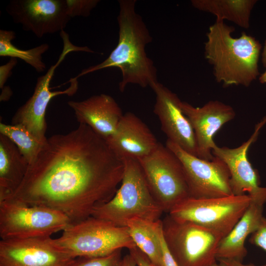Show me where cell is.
I'll return each instance as SVG.
<instances>
[{
	"instance_id": "cell-1",
	"label": "cell",
	"mask_w": 266,
	"mask_h": 266,
	"mask_svg": "<svg viewBox=\"0 0 266 266\" xmlns=\"http://www.w3.org/2000/svg\"><path fill=\"white\" fill-rule=\"evenodd\" d=\"M124 169L123 160L106 139L79 124L47 139L19 188L6 199L56 210L77 223L113 197Z\"/></svg>"
},
{
	"instance_id": "cell-2",
	"label": "cell",
	"mask_w": 266,
	"mask_h": 266,
	"mask_svg": "<svg viewBox=\"0 0 266 266\" xmlns=\"http://www.w3.org/2000/svg\"><path fill=\"white\" fill-rule=\"evenodd\" d=\"M117 18L119 31L118 44L109 56L99 64L83 69L77 78L110 67L119 68L122 79L119 84L123 92L129 84L151 87L158 82L157 69L145 52L152 37L142 17L135 10V0H119Z\"/></svg>"
},
{
	"instance_id": "cell-3",
	"label": "cell",
	"mask_w": 266,
	"mask_h": 266,
	"mask_svg": "<svg viewBox=\"0 0 266 266\" xmlns=\"http://www.w3.org/2000/svg\"><path fill=\"white\" fill-rule=\"evenodd\" d=\"M234 31L224 21H216L206 33L204 56L213 66L217 82L226 87H248L260 74L258 62L262 45L244 32L234 38L232 33Z\"/></svg>"
},
{
	"instance_id": "cell-4",
	"label": "cell",
	"mask_w": 266,
	"mask_h": 266,
	"mask_svg": "<svg viewBox=\"0 0 266 266\" xmlns=\"http://www.w3.org/2000/svg\"><path fill=\"white\" fill-rule=\"evenodd\" d=\"M123 160L120 187L110 200L95 207L91 216L119 227H126L134 218L160 219L164 211L151 193L138 161L130 158Z\"/></svg>"
},
{
	"instance_id": "cell-5",
	"label": "cell",
	"mask_w": 266,
	"mask_h": 266,
	"mask_svg": "<svg viewBox=\"0 0 266 266\" xmlns=\"http://www.w3.org/2000/svg\"><path fill=\"white\" fill-rule=\"evenodd\" d=\"M51 243L57 248L76 258L103 257L124 248L136 247L127 227H119L90 216L71 223L61 236Z\"/></svg>"
},
{
	"instance_id": "cell-6",
	"label": "cell",
	"mask_w": 266,
	"mask_h": 266,
	"mask_svg": "<svg viewBox=\"0 0 266 266\" xmlns=\"http://www.w3.org/2000/svg\"><path fill=\"white\" fill-rule=\"evenodd\" d=\"M71 223L66 215L50 208L13 199L0 201L1 239L49 237Z\"/></svg>"
},
{
	"instance_id": "cell-7",
	"label": "cell",
	"mask_w": 266,
	"mask_h": 266,
	"mask_svg": "<svg viewBox=\"0 0 266 266\" xmlns=\"http://www.w3.org/2000/svg\"><path fill=\"white\" fill-rule=\"evenodd\" d=\"M153 197L168 213L189 197L182 165L175 154L161 143L150 154L137 159Z\"/></svg>"
},
{
	"instance_id": "cell-8",
	"label": "cell",
	"mask_w": 266,
	"mask_h": 266,
	"mask_svg": "<svg viewBox=\"0 0 266 266\" xmlns=\"http://www.w3.org/2000/svg\"><path fill=\"white\" fill-rule=\"evenodd\" d=\"M164 236L179 266H210L223 238L213 231L167 215L162 220Z\"/></svg>"
},
{
	"instance_id": "cell-9",
	"label": "cell",
	"mask_w": 266,
	"mask_h": 266,
	"mask_svg": "<svg viewBox=\"0 0 266 266\" xmlns=\"http://www.w3.org/2000/svg\"><path fill=\"white\" fill-rule=\"evenodd\" d=\"M251 199L248 195L195 199L189 197L169 212L173 218L201 226L226 236L244 213Z\"/></svg>"
},
{
	"instance_id": "cell-10",
	"label": "cell",
	"mask_w": 266,
	"mask_h": 266,
	"mask_svg": "<svg viewBox=\"0 0 266 266\" xmlns=\"http://www.w3.org/2000/svg\"><path fill=\"white\" fill-rule=\"evenodd\" d=\"M64 48L56 63L51 66L46 74L39 77L32 97L16 112L12 119V124H22L37 139L45 143L47 124L45 114L51 100L58 95L72 96L78 89L77 78H71L70 86L64 90L51 91L49 87L51 80L56 68L62 62L66 55L71 52L83 51L94 53L87 46H77L71 43L68 34L64 30L60 32Z\"/></svg>"
},
{
	"instance_id": "cell-11",
	"label": "cell",
	"mask_w": 266,
	"mask_h": 266,
	"mask_svg": "<svg viewBox=\"0 0 266 266\" xmlns=\"http://www.w3.org/2000/svg\"><path fill=\"white\" fill-rule=\"evenodd\" d=\"M166 145L180 160L188 187L189 197L207 199L233 195L230 173L217 157L206 160L193 155L167 139Z\"/></svg>"
},
{
	"instance_id": "cell-12",
	"label": "cell",
	"mask_w": 266,
	"mask_h": 266,
	"mask_svg": "<svg viewBox=\"0 0 266 266\" xmlns=\"http://www.w3.org/2000/svg\"><path fill=\"white\" fill-rule=\"evenodd\" d=\"M6 10L15 23L38 38L64 30L71 19L66 0H13Z\"/></svg>"
},
{
	"instance_id": "cell-13",
	"label": "cell",
	"mask_w": 266,
	"mask_h": 266,
	"mask_svg": "<svg viewBox=\"0 0 266 266\" xmlns=\"http://www.w3.org/2000/svg\"><path fill=\"white\" fill-rule=\"evenodd\" d=\"M50 237L1 239L0 266H69L75 258L55 247Z\"/></svg>"
},
{
	"instance_id": "cell-14",
	"label": "cell",
	"mask_w": 266,
	"mask_h": 266,
	"mask_svg": "<svg viewBox=\"0 0 266 266\" xmlns=\"http://www.w3.org/2000/svg\"><path fill=\"white\" fill-rule=\"evenodd\" d=\"M151 88L156 95L154 112L158 117L167 139L198 157L195 133L182 109V101L176 94L158 82Z\"/></svg>"
},
{
	"instance_id": "cell-15",
	"label": "cell",
	"mask_w": 266,
	"mask_h": 266,
	"mask_svg": "<svg viewBox=\"0 0 266 266\" xmlns=\"http://www.w3.org/2000/svg\"><path fill=\"white\" fill-rule=\"evenodd\" d=\"M266 123V116L256 124L250 137L239 146L231 148L217 145L212 150L213 155L223 161L229 169L231 187L234 195H248L252 198L266 195V187L260 186L258 173L247 156L249 147L256 141Z\"/></svg>"
},
{
	"instance_id": "cell-16",
	"label": "cell",
	"mask_w": 266,
	"mask_h": 266,
	"mask_svg": "<svg viewBox=\"0 0 266 266\" xmlns=\"http://www.w3.org/2000/svg\"><path fill=\"white\" fill-rule=\"evenodd\" d=\"M181 108L193 128L197 145L198 157L212 160V150L217 146L213 137L235 113L230 105L218 100H210L201 107H194L182 101Z\"/></svg>"
},
{
	"instance_id": "cell-17",
	"label": "cell",
	"mask_w": 266,
	"mask_h": 266,
	"mask_svg": "<svg viewBox=\"0 0 266 266\" xmlns=\"http://www.w3.org/2000/svg\"><path fill=\"white\" fill-rule=\"evenodd\" d=\"M106 140L122 159L137 160L147 156L159 143L148 127L131 112L123 114L115 133Z\"/></svg>"
},
{
	"instance_id": "cell-18",
	"label": "cell",
	"mask_w": 266,
	"mask_h": 266,
	"mask_svg": "<svg viewBox=\"0 0 266 266\" xmlns=\"http://www.w3.org/2000/svg\"><path fill=\"white\" fill-rule=\"evenodd\" d=\"M77 121L106 139L115 132L124 114L111 96L101 94L82 101H69Z\"/></svg>"
},
{
	"instance_id": "cell-19",
	"label": "cell",
	"mask_w": 266,
	"mask_h": 266,
	"mask_svg": "<svg viewBox=\"0 0 266 266\" xmlns=\"http://www.w3.org/2000/svg\"><path fill=\"white\" fill-rule=\"evenodd\" d=\"M251 199L244 213L231 232L220 241L216 253L217 260L228 259L242 262L247 255L245 240L258 228L264 217V205L266 202V196Z\"/></svg>"
},
{
	"instance_id": "cell-20",
	"label": "cell",
	"mask_w": 266,
	"mask_h": 266,
	"mask_svg": "<svg viewBox=\"0 0 266 266\" xmlns=\"http://www.w3.org/2000/svg\"><path fill=\"white\" fill-rule=\"evenodd\" d=\"M29 166L15 144L0 134V201L15 193L24 180Z\"/></svg>"
},
{
	"instance_id": "cell-21",
	"label": "cell",
	"mask_w": 266,
	"mask_h": 266,
	"mask_svg": "<svg viewBox=\"0 0 266 266\" xmlns=\"http://www.w3.org/2000/svg\"><path fill=\"white\" fill-rule=\"evenodd\" d=\"M256 0H192L195 8L209 12L216 17V21L228 20L238 26L249 27L251 11Z\"/></svg>"
},
{
	"instance_id": "cell-22",
	"label": "cell",
	"mask_w": 266,
	"mask_h": 266,
	"mask_svg": "<svg viewBox=\"0 0 266 266\" xmlns=\"http://www.w3.org/2000/svg\"><path fill=\"white\" fill-rule=\"evenodd\" d=\"M159 219L149 221L140 218L129 220L126 227L136 246L148 258L154 266H162V249L159 228Z\"/></svg>"
},
{
	"instance_id": "cell-23",
	"label": "cell",
	"mask_w": 266,
	"mask_h": 266,
	"mask_svg": "<svg viewBox=\"0 0 266 266\" xmlns=\"http://www.w3.org/2000/svg\"><path fill=\"white\" fill-rule=\"evenodd\" d=\"M15 37L14 31L0 30V56L19 58L31 66L38 72L44 71L46 67L42 60V55L48 50L49 45L44 43L30 49L23 50L12 43L11 41Z\"/></svg>"
},
{
	"instance_id": "cell-24",
	"label": "cell",
	"mask_w": 266,
	"mask_h": 266,
	"mask_svg": "<svg viewBox=\"0 0 266 266\" xmlns=\"http://www.w3.org/2000/svg\"><path fill=\"white\" fill-rule=\"evenodd\" d=\"M0 134L15 144L29 165L36 159L45 143L40 141L22 124L0 123Z\"/></svg>"
},
{
	"instance_id": "cell-25",
	"label": "cell",
	"mask_w": 266,
	"mask_h": 266,
	"mask_svg": "<svg viewBox=\"0 0 266 266\" xmlns=\"http://www.w3.org/2000/svg\"><path fill=\"white\" fill-rule=\"evenodd\" d=\"M121 250L103 257H79L69 266H119L122 260Z\"/></svg>"
},
{
	"instance_id": "cell-26",
	"label": "cell",
	"mask_w": 266,
	"mask_h": 266,
	"mask_svg": "<svg viewBox=\"0 0 266 266\" xmlns=\"http://www.w3.org/2000/svg\"><path fill=\"white\" fill-rule=\"evenodd\" d=\"M98 0H66L67 12L71 18L88 16L100 2Z\"/></svg>"
},
{
	"instance_id": "cell-27",
	"label": "cell",
	"mask_w": 266,
	"mask_h": 266,
	"mask_svg": "<svg viewBox=\"0 0 266 266\" xmlns=\"http://www.w3.org/2000/svg\"><path fill=\"white\" fill-rule=\"evenodd\" d=\"M249 241L266 251V218L264 216L258 228L250 235Z\"/></svg>"
},
{
	"instance_id": "cell-28",
	"label": "cell",
	"mask_w": 266,
	"mask_h": 266,
	"mask_svg": "<svg viewBox=\"0 0 266 266\" xmlns=\"http://www.w3.org/2000/svg\"><path fill=\"white\" fill-rule=\"evenodd\" d=\"M159 235L162 249V266H179L166 242L163 232L162 220L159 228Z\"/></svg>"
},
{
	"instance_id": "cell-29",
	"label": "cell",
	"mask_w": 266,
	"mask_h": 266,
	"mask_svg": "<svg viewBox=\"0 0 266 266\" xmlns=\"http://www.w3.org/2000/svg\"><path fill=\"white\" fill-rule=\"evenodd\" d=\"M17 63L16 58H11L8 63L0 66V87L1 89H3L7 78L10 76L12 69L16 66Z\"/></svg>"
},
{
	"instance_id": "cell-30",
	"label": "cell",
	"mask_w": 266,
	"mask_h": 266,
	"mask_svg": "<svg viewBox=\"0 0 266 266\" xmlns=\"http://www.w3.org/2000/svg\"><path fill=\"white\" fill-rule=\"evenodd\" d=\"M129 251L135 259L137 266H154L147 257L137 247L130 249Z\"/></svg>"
},
{
	"instance_id": "cell-31",
	"label": "cell",
	"mask_w": 266,
	"mask_h": 266,
	"mask_svg": "<svg viewBox=\"0 0 266 266\" xmlns=\"http://www.w3.org/2000/svg\"><path fill=\"white\" fill-rule=\"evenodd\" d=\"M217 261L219 266H258L253 264L244 265L241 262L233 259H220ZM259 266H266V265Z\"/></svg>"
},
{
	"instance_id": "cell-32",
	"label": "cell",
	"mask_w": 266,
	"mask_h": 266,
	"mask_svg": "<svg viewBox=\"0 0 266 266\" xmlns=\"http://www.w3.org/2000/svg\"><path fill=\"white\" fill-rule=\"evenodd\" d=\"M119 266H137V265L133 256L129 253L122 258Z\"/></svg>"
},
{
	"instance_id": "cell-33",
	"label": "cell",
	"mask_w": 266,
	"mask_h": 266,
	"mask_svg": "<svg viewBox=\"0 0 266 266\" xmlns=\"http://www.w3.org/2000/svg\"><path fill=\"white\" fill-rule=\"evenodd\" d=\"M262 62L263 66L266 67V40L265 42L263 52L262 54Z\"/></svg>"
},
{
	"instance_id": "cell-34",
	"label": "cell",
	"mask_w": 266,
	"mask_h": 266,
	"mask_svg": "<svg viewBox=\"0 0 266 266\" xmlns=\"http://www.w3.org/2000/svg\"><path fill=\"white\" fill-rule=\"evenodd\" d=\"M259 81L261 83H266V70L259 77Z\"/></svg>"
},
{
	"instance_id": "cell-35",
	"label": "cell",
	"mask_w": 266,
	"mask_h": 266,
	"mask_svg": "<svg viewBox=\"0 0 266 266\" xmlns=\"http://www.w3.org/2000/svg\"><path fill=\"white\" fill-rule=\"evenodd\" d=\"M210 266H219L218 264L217 263V262L213 264L212 265H210Z\"/></svg>"
}]
</instances>
